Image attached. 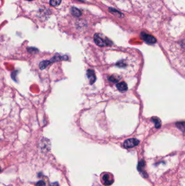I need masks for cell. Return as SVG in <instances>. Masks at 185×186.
<instances>
[{
  "mask_svg": "<svg viewBox=\"0 0 185 186\" xmlns=\"http://www.w3.org/2000/svg\"><path fill=\"white\" fill-rule=\"evenodd\" d=\"M67 59H68V57L67 56H61L58 54L56 55L53 58H51V59L50 60H44V61L41 62L39 64V67H40L41 70H44L46 68L48 65L52 64L54 62L60 61V60H66Z\"/></svg>",
  "mask_w": 185,
  "mask_h": 186,
  "instance_id": "cell-1",
  "label": "cell"
},
{
  "mask_svg": "<svg viewBox=\"0 0 185 186\" xmlns=\"http://www.w3.org/2000/svg\"><path fill=\"white\" fill-rule=\"evenodd\" d=\"M94 41L95 43L99 46H106L110 44V41L104 35L99 33H96L94 35Z\"/></svg>",
  "mask_w": 185,
  "mask_h": 186,
  "instance_id": "cell-2",
  "label": "cell"
},
{
  "mask_svg": "<svg viewBox=\"0 0 185 186\" xmlns=\"http://www.w3.org/2000/svg\"><path fill=\"white\" fill-rule=\"evenodd\" d=\"M139 144V140L136 139V138H130V139H128V140H126L124 144H123V146L125 148H131L135 147L137 145Z\"/></svg>",
  "mask_w": 185,
  "mask_h": 186,
  "instance_id": "cell-3",
  "label": "cell"
},
{
  "mask_svg": "<svg viewBox=\"0 0 185 186\" xmlns=\"http://www.w3.org/2000/svg\"><path fill=\"white\" fill-rule=\"evenodd\" d=\"M141 37L143 41H145L147 43L153 44L156 42V39L152 35L145 34V33H141Z\"/></svg>",
  "mask_w": 185,
  "mask_h": 186,
  "instance_id": "cell-4",
  "label": "cell"
},
{
  "mask_svg": "<svg viewBox=\"0 0 185 186\" xmlns=\"http://www.w3.org/2000/svg\"><path fill=\"white\" fill-rule=\"evenodd\" d=\"M102 180L105 186H110L114 182V179L111 177V175L110 174H104L102 177Z\"/></svg>",
  "mask_w": 185,
  "mask_h": 186,
  "instance_id": "cell-5",
  "label": "cell"
},
{
  "mask_svg": "<svg viewBox=\"0 0 185 186\" xmlns=\"http://www.w3.org/2000/svg\"><path fill=\"white\" fill-rule=\"evenodd\" d=\"M87 76L90 80V82L91 84H92L93 83L96 81V77L94 74V72L91 70H87Z\"/></svg>",
  "mask_w": 185,
  "mask_h": 186,
  "instance_id": "cell-6",
  "label": "cell"
},
{
  "mask_svg": "<svg viewBox=\"0 0 185 186\" xmlns=\"http://www.w3.org/2000/svg\"><path fill=\"white\" fill-rule=\"evenodd\" d=\"M117 88L120 90V92H125L128 89V86L126 83L124 82H122L119 83H118L116 85Z\"/></svg>",
  "mask_w": 185,
  "mask_h": 186,
  "instance_id": "cell-7",
  "label": "cell"
},
{
  "mask_svg": "<svg viewBox=\"0 0 185 186\" xmlns=\"http://www.w3.org/2000/svg\"><path fill=\"white\" fill-rule=\"evenodd\" d=\"M71 12H72V14L75 17H78L81 15V12L78 9H77L76 8H72L71 9Z\"/></svg>",
  "mask_w": 185,
  "mask_h": 186,
  "instance_id": "cell-8",
  "label": "cell"
},
{
  "mask_svg": "<svg viewBox=\"0 0 185 186\" xmlns=\"http://www.w3.org/2000/svg\"><path fill=\"white\" fill-rule=\"evenodd\" d=\"M61 0H50V5L52 6H57L60 4Z\"/></svg>",
  "mask_w": 185,
  "mask_h": 186,
  "instance_id": "cell-9",
  "label": "cell"
},
{
  "mask_svg": "<svg viewBox=\"0 0 185 186\" xmlns=\"http://www.w3.org/2000/svg\"><path fill=\"white\" fill-rule=\"evenodd\" d=\"M176 126L178 127V128H179L181 131H184V128H185V124L184 122H179L176 123Z\"/></svg>",
  "mask_w": 185,
  "mask_h": 186,
  "instance_id": "cell-10",
  "label": "cell"
},
{
  "mask_svg": "<svg viewBox=\"0 0 185 186\" xmlns=\"http://www.w3.org/2000/svg\"><path fill=\"white\" fill-rule=\"evenodd\" d=\"M153 121L155 124V127L156 128H160L161 127V122L159 119H153Z\"/></svg>",
  "mask_w": 185,
  "mask_h": 186,
  "instance_id": "cell-11",
  "label": "cell"
},
{
  "mask_svg": "<svg viewBox=\"0 0 185 186\" xmlns=\"http://www.w3.org/2000/svg\"><path fill=\"white\" fill-rule=\"evenodd\" d=\"M28 51L29 53L32 54H35L36 53L38 52V50L34 47H30L28 49Z\"/></svg>",
  "mask_w": 185,
  "mask_h": 186,
  "instance_id": "cell-12",
  "label": "cell"
},
{
  "mask_svg": "<svg viewBox=\"0 0 185 186\" xmlns=\"http://www.w3.org/2000/svg\"><path fill=\"white\" fill-rule=\"evenodd\" d=\"M117 76H111L109 78V80L110 81L114 83H116L118 81V79L117 78Z\"/></svg>",
  "mask_w": 185,
  "mask_h": 186,
  "instance_id": "cell-13",
  "label": "cell"
},
{
  "mask_svg": "<svg viewBox=\"0 0 185 186\" xmlns=\"http://www.w3.org/2000/svg\"><path fill=\"white\" fill-rule=\"evenodd\" d=\"M17 71H13V72L12 73V74H11V76H12V79L14 80V81H17V78H16V77H17Z\"/></svg>",
  "mask_w": 185,
  "mask_h": 186,
  "instance_id": "cell-14",
  "label": "cell"
},
{
  "mask_svg": "<svg viewBox=\"0 0 185 186\" xmlns=\"http://www.w3.org/2000/svg\"><path fill=\"white\" fill-rule=\"evenodd\" d=\"M36 186H46V185L44 181H40L36 183Z\"/></svg>",
  "mask_w": 185,
  "mask_h": 186,
  "instance_id": "cell-15",
  "label": "cell"
},
{
  "mask_svg": "<svg viewBox=\"0 0 185 186\" xmlns=\"http://www.w3.org/2000/svg\"><path fill=\"white\" fill-rule=\"evenodd\" d=\"M51 186H59V183L57 182H55L51 184Z\"/></svg>",
  "mask_w": 185,
  "mask_h": 186,
  "instance_id": "cell-16",
  "label": "cell"
},
{
  "mask_svg": "<svg viewBox=\"0 0 185 186\" xmlns=\"http://www.w3.org/2000/svg\"><path fill=\"white\" fill-rule=\"evenodd\" d=\"M27 1H33V0H27Z\"/></svg>",
  "mask_w": 185,
  "mask_h": 186,
  "instance_id": "cell-17",
  "label": "cell"
},
{
  "mask_svg": "<svg viewBox=\"0 0 185 186\" xmlns=\"http://www.w3.org/2000/svg\"><path fill=\"white\" fill-rule=\"evenodd\" d=\"M1 168H0V171H1Z\"/></svg>",
  "mask_w": 185,
  "mask_h": 186,
  "instance_id": "cell-18",
  "label": "cell"
}]
</instances>
